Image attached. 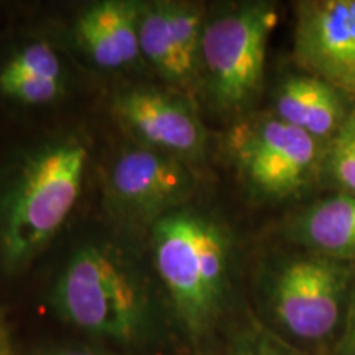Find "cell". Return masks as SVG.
Segmentation results:
<instances>
[{"label":"cell","mask_w":355,"mask_h":355,"mask_svg":"<svg viewBox=\"0 0 355 355\" xmlns=\"http://www.w3.org/2000/svg\"><path fill=\"white\" fill-rule=\"evenodd\" d=\"M64 92V68L55 48L32 42L0 66V96L24 105H46Z\"/></svg>","instance_id":"obj_14"},{"label":"cell","mask_w":355,"mask_h":355,"mask_svg":"<svg viewBox=\"0 0 355 355\" xmlns=\"http://www.w3.org/2000/svg\"><path fill=\"white\" fill-rule=\"evenodd\" d=\"M112 110L139 145L184 163L199 162L207 150V130L189 101L175 92L137 86L117 92Z\"/></svg>","instance_id":"obj_8"},{"label":"cell","mask_w":355,"mask_h":355,"mask_svg":"<svg viewBox=\"0 0 355 355\" xmlns=\"http://www.w3.org/2000/svg\"><path fill=\"white\" fill-rule=\"evenodd\" d=\"M293 55L301 71L355 101V0L296 2Z\"/></svg>","instance_id":"obj_9"},{"label":"cell","mask_w":355,"mask_h":355,"mask_svg":"<svg viewBox=\"0 0 355 355\" xmlns=\"http://www.w3.org/2000/svg\"><path fill=\"white\" fill-rule=\"evenodd\" d=\"M51 304L76 329L127 347L157 343L170 319L140 266L105 242H86L71 254L55 279Z\"/></svg>","instance_id":"obj_2"},{"label":"cell","mask_w":355,"mask_h":355,"mask_svg":"<svg viewBox=\"0 0 355 355\" xmlns=\"http://www.w3.org/2000/svg\"><path fill=\"white\" fill-rule=\"evenodd\" d=\"M332 355H355V293L350 304L347 322Z\"/></svg>","instance_id":"obj_17"},{"label":"cell","mask_w":355,"mask_h":355,"mask_svg":"<svg viewBox=\"0 0 355 355\" xmlns=\"http://www.w3.org/2000/svg\"><path fill=\"white\" fill-rule=\"evenodd\" d=\"M227 148L247 191L261 201L298 198L321 181L326 145L273 114L239 123Z\"/></svg>","instance_id":"obj_6"},{"label":"cell","mask_w":355,"mask_h":355,"mask_svg":"<svg viewBox=\"0 0 355 355\" xmlns=\"http://www.w3.org/2000/svg\"><path fill=\"white\" fill-rule=\"evenodd\" d=\"M196 180L188 163L135 145L115 157L107 173V196L114 212L133 224H150L188 206Z\"/></svg>","instance_id":"obj_7"},{"label":"cell","mask_w":355,"mask_h":355,"mask_svg":"<svg viewBox=\"0 0 355 355\" xmlns=\"http://www.w3.org/2000/svg\"><path fill=\"white\" fill-rule=\"evenodd\" d=\"M206 10L196 3L150 2L140 7V55L165 81L181 87L199 83Z\"/></svg>","instance_id":"obj_10"},{"label":"cell","mask_w":355,"mask_h":355,"mask_svg":"<svg viewBox=\"0 0 355 355\" xmlns=\"http://www.w3.org/2000/svg\"><path fill=\"white\" fill-rule=\"evenodd\" d=\"M355 107V101L313 74H288L273 91V115L327 145Z\"/></svg>","instance_id":"obj_11"},{"label":"cell","mask_w":355,"mask_h":355,"mask_svg":"<svg viewBox=\"0 0 355 355\" xmlns=\"http://www.w3.org/2000/svg\"><path fill=\"white\" fill-rule=\"evenodd\" d=\"M278 21L272 2H242L206 20L199 83L220 114H242L260 96L266 48Z\"/></svg>","instance_id":"obj_5"},{"label":"cell","mask_w":355,"mask_h":355,"mask_svg":"<svg viewBox=\"0 0 355 355\" xmlns=\"http://www.w3.org/2000/svg\"><path fill=\"white\" fill-rule=\"evenodd\" d=\"M224 355H304L265 327L255 314H247L227 329Z\"/></svg>","instance_id":"obj_16"},{"label":"cell","mask_w":355,"mask_h":355,"mask_svg":"<svg viewBox=\"0 0 355 355\" xmlns=\"http://www.w3.org/2000/svg\"><path fill=\"white\" fill-rule=\"evenodd\" d=\"M321 181L332 191L355 196V107L327 141Z\"/></svg>","instance_id":"obj_15"},{"label":"cell","mask_w":355,"mask_h":355,"mask_svg":"<svg viewBox=\"0 0 355 355\" xmlns=\"http://www.w3.org/2000/svg\"><path fill=\"white\" fill-rule=\"evenodd\" d=\"M140 7L130 0H102L79 13L74 33L79 46L97 68H130L140 55Z\"/></svg>","instance_id":"obj_12"},{"label":"cell","mask_w":355,"mask_h":355,"mask_svg":"<svg viewBox=\"0 0 355 355\" xmlns=\"http://www.w3.org/2000/svg\"><path fill=\"white\" fill-rule=\"evenodd\" d=\"M152 252L170 321L191 354L209 355L235 304L229 225L211 212L184 206L152 225Z\"/></svg>","instance_id":"obj_1"},{"label":"cell","mask_w":355,"mask_h":355,"mask_svg":"<svg viewBox=\"0 0 355 355\" xmlns=\"http://www.w3.org/2000/svg\"><path fill=\"white\" fill-rule=\"evenodd\" d=\"M89 150L76 135L44 141L26 155L0 194V263L19 273L68 220L83 189Z\"/></svg>","instance_id":"obj_4"},{"label":"cell","mask_w":355,"mask_h":355,"mask_svg":"<svg viewBox=\"0 0 355 355\" xmlns=\"http://www.w3.org/2000/svg\"><path fill=\"white\" fill-rule=\"evenodd\" d=\"M40 355H117V354H109V352H101V350L94 349H56V350H48V352H43Z\"/></svg>","instance_id":"obj_19"},{"label":"cell","mask_w":355,"mask_h":355,"mask_svg":"<svg viewBox=\"0 0 355 355\" xmlns=\"http://www.w3.org/2000/svg\"><path fill=\"white\" fill-rule=\"evenodd\" d=\"M355 293V263L295 248L261 261L255 318L304 355H332Z\"/></svg>","instance_id":"obj_3"},{"label":"cell","mask_w":355,"mask_h":355,"mask_svg":"<svg viewBox=\"0 0 355 355\" xmlns=\"http://www.w3.org/2000/svg\"><path fill=\"white\" fill-rule=\"evenodd\" d=\"M0 355H15L10 329H8L6 318L0 313Z\"/></svg>","instance_id":"obj_18"},{"label":"cell","mask_w":355,"mask_h":355,"mask_svg":"<svg viewBox=\"0 0 355 355\" xmlns=\"http://www.w3.org/2000/svg\"><path fill=\"white\" fill-rule=\"evenodd\" d=\"M291 245L355 263V196L332 191L296 209L283 225Z\"/></svg>","instance_id":"obj_13"}]
</instances>
